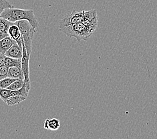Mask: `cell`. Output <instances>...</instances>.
Wrapping results in <instances>:
<instances>
[{"label": "cell", "mask_w": 157, "mask_h": 139, "mask_svg": "<svg viewBox=\"0 0 157 139\" xmlns=\"http://www.w3.org/2000/svg\"><path fill=\"white\" fill-rule=\"evenodd\" d=\"M0 17L5 18L13 23L20 20H28L36 32L39 25L38 18L34 15L33 10L18 9L14 8L13 7H9L4 10Z\"/></svg>", "instance_id": "cell-1"}, {"label": "cell", "mask_w": 157, "mask_h": 139, "mask_svg": "<svg viewBox=\"0 0 157 139\" xmlns=\"http://www.w3.org/2000/svg\"><path fill=\"white\" fill-rule=\"evenodd\" d=\"M62 33L70 37H75L78 42L81 40L87 41L93 33L89 30V29L82 22L72 25L59 29Z\"/></svg>", "instance_id": "cell-2"}, {"label": "cell", "mask_w": 157, "mask_h": 139, "mask_svg": "<svg viewBox=\"0 0 157 139\" xmlns=\"http://www.w3.org/2000/svg\"><path fill=\"white\" fill-rule=\"evenodd\" d=\"M15 24L18 26V28L20 29L22 40L24 41L26 50H27L28 54L30 56L32 53V40L36 31L33 29L31 24L28 20H20L15 22Z\"/></svg>", "instance_id": "cell-3"}, {"label": "cell", "mask_w": 157, "mask_h": 139, "mask_svg": "<svg viewBox=\"0 0 157 139\" xmlns=\"http://www.w3.org/2000/svg\"><path fill=\"white\" fill-rule=\"evenodd\" d=\"M84 10H82L81 12L73 11L72 13L66 15L59 22V28L61 29L67 27V26L72 25L82 22L84 18Z\"/></svg>", "instance_id": "cell-4"}, {"label": "cell", "mask_w": 157, "mask_h": 139, "mask_svg": "<svg viewBox=\"0 0 157 139\" xmlns=\"http://www.w3.org/2000/svg\"><path fill=\"white\" fill-rule=\"evenodd\" d=\"M82 23L86 26L92 33H94L98 24V17L96 11L95 10L84 11Z\"/></svg>", "instance_id": "cell-5"}, {"label": "cell", "mask_w": 157, "mask_h": 139, "mask_svg": "<svg viewBox=\"0 0 157 139\" xmlns=\"http://www.w3.org/2000/svg\"><path fill=\"white\" fill-rule=\"evenodd\" d=\"M22 42V49H23V56L21 58V70L23 72L24 76L25 84L26 85V88L28 91L30 90V79H29V56L28 54L27 50L25 46L24 41L21 40Z\"/></svg>", "instance_id": "cell-6"}, {"label": "cell", "mask_w": 157, "mask_h": 139, "mask_svg": "<svg viewBox=\"0 0 157 139\" xmlns=\"http://www.w3.org/2000/svg\"><path fill=\"white\" fill-rule=\"evenodd\" d=\"M8 35L9 36L12 37L13 40L16 41L20 46L22 47V36L20 29L15 23L10 27L8 30Z\"/></svg>", "instance_id": "cell-7"}, {"label": "cell", "mask_w": 157, "mask_h": 139, "mask_svg": "<svg viewBox=\"0 0 157 139\" xmlns=\"http://www.w3.org/2000/svg\"><path fill=\"white\" fill-rule=\"evenodd\" d=\"M5 55L11 58L21 59L22 56H23V49L17 42H16L6 52Z\"/></svg>", "instance_id": "cell-8"}, {"label": "cell", "mask_w": 157, "mask_h": 139, "mask_svg": "<svg viewBox=\"0 0 157 139\" xmlns=\"http://www.w3.org/2000/svg\"><path fill=\"white\" fill-rule=\"evenodd\" d=\"M16 42V41L9 36L3 38L0 40V52L5 54L6 52Z\"/></svg>", "instance_id": "cell-9"}, {"label": "cell", "mask_w": 157, "mask_h": 139, "mask_svg": "<svg viewBox=\"0 0 157 139\" xmlns=\"http://www.w3.org/2000/svg\"><path fill=\"white\" fill-rule=\"evenodd\" d=\"M60 126V123L58 118H47L44 122V127L45 129L50 130H57Z\"/></svg>", "instance_id": "cell-10"}, {"label": "cell", "mask_w": 157, "mask_h": 139, "mask_svg": "<svg viewBox=\"0 0 157 139\" xmlns=\"http://www.w3.org/2000/svg\"><path fill=\"white\" fill-rule=\"evenodd\" d=\"M7 76L15 79L22 78L24 79V76L21 68L19 67L13 66L8 68V72H7Z\"/></svg>", "instance_id": "cell-11"}, {"label": "cell", "mask_w": 157, "mask_h": 139, "mask_svg": "<svg viewBox=\"0 0 157 139\" xmlns=\"http://www.w3.org/2000/svg\"><path fill=\"white\" fill-rule=\"evenodd\" d=\"M5 66L7 68L10 67H19L21 68V59H17L8 57L6 56L5 57Z\"/></svg>", "instance_id": "cell-12"}, {"label": "cell", "mask_w": 157, "mask_h": 139, "mask_svg": "<svg viewBox=\"0 0 157 139\" xmlns=\"http://www.w3.org/2000/svg\"><path fill=\"white\" fill-rule=\"evenodd\" d=\"M27 98L24 96H11L6 101V104L8 105V106H14V105H16L23 102Z\"/></svg>", "instance_id": "cell-13"}, {"label": "cell", "mask_w": 157, "mask_h": 139, "mask_svg": "<svg viewBox=\"0 0 157 139\" xmlns=\"http://www.w3.org/2000/svg\"><path fill=\"white\" fill-rule=\"evenodd\" d=\"M14 23L8 21L6 19L0 17V32L5 33H8L9 28Z\"/></svg>", "instance_id": "cell-14"}, {"label": "cell", "mask_w": 157, "mask_h": 139, "mask_svg": "<svg viewBox=\"0 0 157 139\" xmlns=\"http://www.w3.org/2000/svg\"><path fill=\"white\" fill-rule=\"evenodd\" d=\"M24 84H25L24 79H22V78L16 79V80L11 84V85L8 88H7V89L11 90V91H16V90L20 89Z\"/></svg>", "instance_id": "cell-15"}, {"label": "cell", "mask_w": 157, "mask_h": 139, "mask_svg": "<svg viewBox=\"0 0 157 139\" xmlns=\"http://www.w3.org/2000/svg\"><path fill=\"white\" fill-rule=\"evenodd\" d=\"M16 80V79L10 78L8 76L2 79V80H0V88H7L11 85V84H12V82H13Z\"/></svg>", "instance_id": "cell-16"}, {"label": "cell", "mask_w": 157, "mask_h": 139, "mask_svg": "<svg viewBox=\"0 0 157 139\" xmlns=\"http://www.w3.org/2000/svg\"><path fill=\"white\" fill-rule=\"evenodd\" d=\"M11 92H12L11 90L0 88V98L5 103L6 102L7 99L11 96Z\"/></svg>", "instance_id": "cell-17"}, {"label": "cell", "mask_w": 157, "mask_h": 139, "mask_svg": "<svg viewBox=\"0 0 157 139\" xmlns=\"http://www.w3.org/2000/svg\"><path fill=\"white\" fill-rule=\"evenodd\" d=\"M13 7V6L9 2H7V0H0V16H1V14L4 11V10Z\"/></svg>", "instance_id": "cell-18"}, {"label": "cell", "mask_w": 157, "mask_h": 139, "mask_svg": "<svg viewBox=\"0 0 157 139\" xmlns=\"http://www.w3.org/2000/svg\"><path fill=\"white\" fill-rule=\"evenodd\" d=\"M7 72H8V68L6 66L0 67V80L7 77Z\"/></svg>", "instance_id": "cell-19"}, {"label": "cell", "mask_w": 157, "mask_h": 139, "mask_svg": "<svg viewBox=\"0 0 157 139\" xmlns=\"http://www.w3.org/2000/svg\"><path fill=\"white\" fill-rule=\"evenodd\" d=\"M5 57L6 55L0 52V67L5 66Z\"/></svg>", "instance_id": "cell-20"}, {"label": "cell", "mask_w": 157, "mask_h": 139, "mask_svg": "<svg viewBox=\"0 0 157 139\" xmlns=\"http://www.w3.org/2000/svg\"><path fill=\"white\" fill-rule=\"evenodd\" d=\"M8 35V33H2L0 32V40H2L3 38H4V37H7Z\"/></svg>", "instance_id": "cell-21"}]
</instances>
